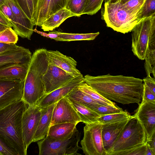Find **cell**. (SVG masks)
I'll return each mask as SVG.
<instances>
[{"label":"cell","instance_id":"6da1fadb","mask_svg":"<svg viewBox=\"0 0 155 155\" xmlns=\"http://www.w3.org/2000/svg\"><path fill=\"white\" fill-rule=\"evenodd\" d=\"M84 81L101 95L123 104L142 101L143 83L142 79L132 76L106 75H85Z\"/></svg>","mask_w":155,"mask_h":155},{"label":"cell","instance_id":"7a4b0ae2","mask_svg":"<svg viewBox=\"0 0 155 155\" xmlns=\"http://www.w3.org/2000/svg\"><path fill=\"white\" fill-rule=\"evenodd\" d=\"M28 105L22 100L0 109V136L19 155H26L22 130L23 114Z\"/></svg>","mask_w":155,"mask_h":155},{"label":"cell","instance_id":"3957f363","mask_svg":"<svg viewBox=\"0 0 155 155\" xmlns=\"http://www.w3.org/2000/svg\"><path fill=\"white\" fill-rule=\"evenodd\" d=\"M47 50L41 48L36 50L32 55L24 81L22 98L28 105H36L45 95L43 77L49 65Z\"/></svg>","mask_w":155,"mask_h":155},{"label":"cell","instance_id":"277c9868","mask_svg":"<svg viewBox=\"0 0 155 155\" xmlns=\"http://www.w3.org/2000/svg\"><path fill=\"white\" fill-rule=\"evenodd\" d=\"M147 141L146 133L141 123L135 114L131 116L122 133L106 155H121L123 152Z\"/></svg>","mask_w":155,"mask_h":155},{"label":"cell","instance_id":"5b68a950","mask_svg":"<svg viewBox=\"0 0 155 155\" xmlns=\"http://www.w3.org/2000/svg\"><path fill=\"white\" fill-rule=\"evenodd\" d=\"M131 31L132 51L143 60L148 50L155 49V15L139 20Z\"/></svg>","mask_w":155,"mask_h":155},{"label":"cell","instance_id":"8992f818","mask_svg":"<svg viewBox=\"0 0 155 155\" xmlns=\"http://www.w3.org/2000/svg\"><path fill=\"white\" fill-rule=\"evenodd\" d=\"M101 15V18L107 27L124 34L131 31L139 21L136 16L123 8L120 0L113 2L105 0Z\"/></svg>","mask_w":155,"mask_h":155},{"label":"cell","instance_id":"52a82bcc","mask_svg":"<svg viewBox=\"0 0 155 155\" xmlns=\"http://www.w3.org/2000/svg\"><path fill=\"white\" fill-rule=\"evenodd\" d=\"M81 133L77 128L73 133L66 138L56 140L47 136L38 141L39 155H79L77 152L81 149L78 145Z\"/></svg>","mask_w":155,"mask_h":155},{"label":"cell","instance_id":"ba28073f","mask_svg":"<svg viewBox=\"0 0 155 155\" xmlns=\"http://www.w3.org/2000/svg\"><path fill=\"white\" fill-rule=\"evenodd\" d=\"M102 124L96 122L85 124L84 135L81 142V148L86 155H106L101 134Z\"/></svg>","mask_w":155,"mask_h":155},{"label":"cell","instance_id":"9c48e42d","mask_svg":"<svg viewBox=\"0 0 155 155\" xmlns=\"http://www.w3.org/2000/svg\"><path fill=\"white\" fill-rule=\"evenodd\" d=\"M81 122L76 110L68 97L65 96L56 103L52 112L50 126L64 123L78 124Z\"/></svg>","mask_w":155,"mask_h":155},{"label":"cell","instance_id":"30bf717a","mask_svg":"<svg viewBox=\"0 0 155 155\" xmlns=\"http://www.w3.org/2000/svg\"><path fill=\"white\" fill-rule=\"evenodd\" d=\"M24 83L19 79H0V109L22 99Z\"/></svg>","mask_w":155,"mask_h":155},{"label":"cell","instance_id":"8fae6325","mask_svg":"<svg viewBox=\"0 0 155 155\" xmlns=\"http://www.w3.org/2000/svg\"><path fill=\"white\" fill-rule=\"evenodd\" d=\"M41 117V108L37 105H28L23 114L22 119L23 138L27 150L32 140Z\"/></svg>","mask_w":155,"mask_h":155},{"label":"cell","instance_id":"7c38bea8","mask_svg":"<svg viewBox=\"0 0 155 155\" xmlns=\"http://www.w3.org/2000/svg\"><path fill=\"white\" fill-rule=\"evenodd\" d=\"M74 78L60 68L49 63L43 77L45 94L60 87Z\"/></svg>","mask_w":155,"mask_h":155},{"label":"cell","instance_id":"4fadbf2b","mask_svg":"<svg viewBox=\"0 0 155 155\" xmlns=\"http://www.w3.org/2000/svg\"><path fill=\"white\" fill-rule=\"evenodd\" d=\"M141 102L134 114L143 127L148 141L155 134V103Z\"/></svg>","mask_w":155,"mask_h":155},{"label":"cell","instance_id":"5bb4252c","mask_svg":"<svg viewBox=\"0 0 155 155\" xmlns=\"http://www.w3.org/2000/svg\"><path fill=\"white\" fill-rule=\"evenodd\" d=\"M84 82L83 75L75 77L60 87L45 94L37 105L41 108L55 104L65 97L72 90Z\"/></svg>","mask_w":155,"mask_h":155},{"label":"cell","instance_id":"9a60e30c","mask_svg":"<svg viewBox=\"0 0 155 155\" xmlns=\"http://www.w3.org/2000/svg\"><path fill=\"white\" fill-rule=\"evenodd\" d=\"M15 16L17 28L15 32L18 36L31 39L33 31L34 25L31 20L19 5L16 0H9L6 2Z\"/></svg>","mask_w":155,"mask_h":155},{"label":"cell","instance_id":"2e32d148","mask_svg":"<svg viewBox=\"0 0 155 155\" xmlns=\"http://www.w3.org/2000/svg\"><path fill=\"white\" fill-rule=\"evenodd\" d=\"M47 56L49 63L57 66L75 77L83 76L77 68V62L73 58L56 50H48Z\"/></svg>","mask_w":155,"mask_h":155},{"label":"cell","instance_id":"e0dca14e","mask_svg":"<svg viewBox=\"0 0 155 155\" xmlns=\"http://www.w3.org/2000/svg\"><path fill=\"white\" fill-rule=\"evenodd\" d=\"M31 56L28 49L19 46L14 50L0 53V68L8 64H29Z\"/></svg>","mask_w":155,"mask_h":155},{"label":"cell","instance_id":"ac0fdd59","mask_svg":"<svg viewBox=\"0 0 155 155\" xmlns=\"http://www.w3.org/2000/svg\"><path fill=\"white\" fill-rule=\"evenodd\" d=\"M130 118L115 123L102 124V136L104 146L106 151L117 139Z\"/></svg>","mask_w":155,"mask_h":155},{"label":"cell","instance_id":"d6986e66","mask_svg":"<svg viewBox=\"0 0 155 155\" xmlns=\"http://www.w3.org/2000/svg\"><path fill=\"white\" fill-rule=\"evenodd\" d=\"M56 104L41 108V118L32 142L42 140L47 136L50 126L53 111Z\"/></svg>","mask_w":155,"mask_h":155},{"label":"cell","instance_id":"ffe728a7","mask_svg":"<svg viewBox=\"0 0 155 155\" xmlns=\"http://www.w3.org/2000/svg\"><path fill=\"white\" fill-rule=\"evenodd\" d=\"M29 64H8L0 68V79H19L24 81Z\"/></svg>","mask_w":155,"mask_h":155},{"label":"cell","instance_id":"44dd1931","mask_svg":"<svg viewBox=\"0 0 155 155\" xmlns=\"http://www.w3.org/2000/svg\"><path fill=\"white\" fill-rule=\"evenodd\" d=\"M76 15L66 8L50 15L43 22L41 27L44 31L53 30L58 27L67 18Z\"/></svg>","mask_w":155,"mask_h":155},{"label":"cell","instance_id":"7402d4cb","mask_svg":"<svg viewBox=\"0 0 155 155\" xmlns=\"http://www.w3.org/2000/svg\"><path fill=\"white\" fill-rule=\"evenodd\" d=\"M77 124L73 123L54 124L50 126L47 136L56 140L66 138L73 133Z\"/></svg>","mask_w":155,"mask_h":155},{"label":"cell","instance_id":"603a6c76","mask_svg":"<svg viewBox=\"0 0 155 155\" xmlns=\"http://www.w3.org/2000/svg\"><path fill=\"white\" fill-rule=\"evenodd\" d=\"M69 99L76 110L81 118V122L85 124L98 122L97 119L101 116L84 105Z\"/></svg>","mask_w":155,"mask_h":155},{"label":"cell","instance_id":"cb8c5ba5","mask_svg":"<svg viewBox=\"0 0 155 155\" xmlns=\"http://www.w3.org/2000/svg\"><path fill=\"white\" fill-rule=\"evenodd\" d=\"M77 87L99 104L111 106L117 105L114 102L101 95L84 82L81 83Z\"/></svg>","mask_w":155,"mask_h":155},{"label":"cell","instance_id":"d4e9b609","mask_svg":"<svg viewBox=\"0 0 155 155\" xmlns=\"http://www.w3.org/2000/svg\"><path fill=\"white\" fill-rule=\"evenodd\" d=\"M66 97L89 108L99 105L87 94L78 89L77 87L72 90Z\"/></svg>","mask_w":155,"mask_h":155},{"label":"cell","instance_id":"484cf974","mask_svg":"<svg viewBox=\"0 0 155 155\" xmlns=\"http://www.w3.org/2000/svg\"><path fill=\"white\" fill-rule=\"evenodd\" d=\"M51 0H39L34 25L41 27L50 15Z\"/></svg>","mask_w":155,"mask_h":155},{"label":"cell","instance_id":"4316f807","mask_svg":"<svg viewBox=\"0 0 155 155\" xmlns=\"http://www.w3.org/2000/svg\"><path fill=\"white\" fill-rule=\"evenodd\" d=\"M59 34L57 41H74L93 40L99 34L100 32L86 34H78L61 32L58 31Z\"/></svg>","mask_w":155,"mask_h":155},{"label":"cell","instance_id":"83f0119b","mask_svg":"<svg viewBox=\"0 0 155 155\" xmlns=\"http://www.w3.org/2000/svg\"><path fill=\"white\" fill-rule=\"evenodd\" d=\"M146 0H130L125 2L120 1L122 7L130 14L136 16L140 14Z\"/></svg>","mask_w":155,"mask_h":155},{"label":"cell","instance_id":"f1b7e54d","mask_svg":"<svg viewBox=\"0 0 155 155\" xmlns=\"http://www.w3.org/2000/svg\"><path fill=\"white\" fill-rule=\"evenodd\" d=\"M130 116L128 112L123 110L120 113L100 116L98 117L97 121L104 124L122 121L130 117Z\"/></svg>","mask_w":155,"mask_h":155},{"label":"cell","instance_id":"f546056e","mask_svg":"<svg viewBox=\"0 0 155 155\" xmlns=\"http://www.w3.org/2000/svg\"><path fill=\"white\" fill-rule=\"evenodd\" d=\"M144 60V68L147 76H153L155 78V49L148 50Z\"/></svg>","mask_w":155,"mask_h":155},{"label":"cell","instance_id":"4dcf8cb0","mask_svg":"<svg viewBox=\"0 0 155 155\" xmlns=\"http://www.w3.org/2000/svg\"><path fill=\"white\" fill-rule=\"evenodd\" d=\"M88 0H69L66 8L79 17L82 13Z\"/></svg>","mask_w":155,"mask_h":155},{"label":"cell","instance_id":"1f68e13d","mask_svg":"<svg viewBox=\"0 0 155 155\" xmlns=\"http://www.w3.org/2000/svg\"><path fill=\"white\" fill-rule=\"evenodd\" d=\"M100 116H103L120 112L123 109L117 105L114 106L98 105L90 108Z\"/></svg>","mask_w":155,"mask_h":155},{"label":"cell","instance_id":"d6a6232c","mask_svg":"<svg viewBox=\"0 0 155 155\" xmlns=\"http://www.w3.org/2000/svg\"><path fill=\"white\" fill-rule=\"evenodd\" d=\"M155 15V0H146L137 17L139 21L143 18Z\"/></svg>","mask_w":155,"mask_h":155},{"label":"cell","instance_id":"836d02e7","mask_svg":"<svg viewBox=\"0 0 155 155\" xmlns=\"http://www.w3.org/2000/svg\"><path fill=\"white\" fill-rule=\"evenodd\" d=\"M104 0H88L82 13V15H93L101 8Z\"/></svg>","mask_w":155,"mask_h":155},{"label":"cell","instance_id":"e575fe53","mask_svg":"<svg viewBox=\"0 0 155 155\" xmlns=\"http://www.w3.org/2000/svg\"><path fill=\"white\" fill-rule=\"evenodd\" d=\"M18 40V35L12 28H8L0 32V42L16 44Z\"/></svg>","mask_w":155,"mask_h":155},{"label":"cell","instance_id":"d590c367","mask_svg":"<svg viewBox=\"0 0 155 155\" xmlns=\"http://www.w3.org/2000/svg\"><path fill=\"white\" fill-rule=\"evenodd\" d=\"M0 10L8 20L13 28V30L15 32L17 26L16 21L12 11L6 2L0 6Z\"/></svg>","mask_w":155,"mask_h":155},{"label":"cell","instance_id":"8d00e7d4","mask_svg":"<svg viewBox=\"0 0 155 155\" xmlns=\"http://www.w3.org/2000/svg\"><path fill=\"white\" fill-rule=\"evenodd\" d=\"M0 155H19L18 153L0 136Z\"/></svg>","mask_w":155,"mask_h":155},{"label":"cell","instance_id":"74e56055","mask_svg":"<svg viewBox=\"0 0 155 155\" xmlns=\"http://www.w3.org/2000/svg\"><path fill=\"white\" fill-rule=\"evenodd\" d=\"M147 142L144 144L140 145L129 150L122 153L124 155H146Z\"/></svg>","mask_w":155,"mask_h":155},{"label":"cell","instance_id":"f35d334b","mask_svg":"<svg viewBox=\"0 0 155 155\" xmlns=\"http://www.w3.org/2000/svg\"><path fill=\"white\" fill-rule=\"evenodd\" d=\"M69 0H51L50 15L60 9L66 8Z\"/></svg>","mask_w":155,"mask_h":155},{"label":"cell","instance_id":"ab89813d","mask_svg":"<svg viewBox=\"0 0 155 155\" xmlns=\"http://www.w3.org/2000/svg\"><path fill=\"white\" fill-rule=\"evenodd\" d=\"M26 1L31 16V22L34 25L39 0H26Z\"/></svg>","mask_w":155,"mask_h":155},{"label":"cell","instance_id":"60d3db41","mask_svg":"<svg viewBox=\"0 0 155 155\" xmlns=\"http://www.w3.org/2000/svg\"><path fill=\"white\" fill-rule=\"evenodd\" d=\"M155 94L143 84L142 102H149L155 103Z\"/></svg>","mask_w":155,"mask_h":155},{"label":"cell","instance_id":"b9f144b4","mask_svg":"<svg viewBox=\"0 0 155 155\" xmlns=\"http://www.w3.org/2000/svg\"><path fill=\"white\" fill-rule=\"evenodd\" d=\"M18 46L14 43L0 42V53L14 50Z\"/></svg>","mask_w":155,"mask_h":155},{"label":"cell","instance_id":"7bdbcfd3","mask_svg":"<svg viewBox=\"0 0 155 155\" xmlns=\"http://www.w3.org/2000/svg\"><path fill=\"white\" fill-rule=\"evenodd\" d=\"M142 80L143 84L155 94V78L147 76L144 78Z\"/></svg>","mask_w":155,"mask_h":155},{"label":"cell","instance_id":"ee69618b","mask_svg":"<svg viewBox=\"0 0 155 155\" xmlns=\"http://www.w3.org/2000/svg\"><path fill=\"white\" fill-rule=\"evenodd\" d=\"M33 31L40 34L41 36L48 38L52 39L55 41H57L59 36L58 31H54L49 32L46 33L42 31L37 30L36 28L33 30Z\"/></svg>","mask_w":155,"mask_h":155},{"label":"cell","instance_id":"f6af8a7d","mask_svg":"<svg viewBox=\"0 0 155 155\" xmlns=\"http://www.w3.org/2000/svg\"><path fill=\"white\" fill-rule=\"evenodd\" d=\"M19 5L28 18L31 21V18L26 0H16Z\"/></svg>","mask_w":155,"mask_h":155},{"label":"cell","instance_id":"bcb514c9","mask_svg":"<svg viewBox=\"0 0 155 155\" xmlns=\"http://www.w3.org/2000/svg\"><path fill=\"white\" fill-rule=\"evenodd\" d=\"M0 23L6 25L8 27H12V25L9 21L4 13L0 10Z\"/></svg>","mask_w":155,"mask_h":155},{"label":"cell","instance_id":"7dc6e473","mask_svg":"<svg viewBox=\"0 0 155 155\" xmlns=\"http://www.w3.org/2000/svg\"><path fill=\"white\" fill-rule=\"evenodd\" d=\"M155 134H154L151 139L147 141V142L150 146L153 152L155 153Z\"/></svg>","mask_w":155,"mask_h":155},{"label":"cell","instance_id":"c3c4849f","mask_svg":"<svg viewBox=\"0 0 155 155\" xmlns=\"http://www.w3.org/2000/svg\"><path fill=\"white\" fill-rule=\"evenodd\" d=\"M155 153L153 151L150 146L147 142L146 155H155Z\"/></svg>","mask_w":155,"mask_h":155},{"label":"cell","instance_id":"681fc988","mask_svg":"<svg viewBox=\"0 0 155 155\" xmlns=\"http://www.w3.org/2000/svg\"><path fill=\"white\" fill-rule=\"evenodd\" d=\"M8 28L9 27L0 23V32L4 31Z\"/></svg>","mask_w":155,"mask_h":155},{"label":"cell","instance_id":"f907efd6","mask_svg":"<svg viewBox=\"0 0 155 155\" xmlns=\"http://www.w3.org/2000/svg\"><path fill=\"white\" fill-rule=\"evenodd\" d=\"M9 0H0V6L4 4Z\"/></svg>","mask_w":155,"mask_h":155},{"label":"cell","instance_id":"816d5d0a","mask_svg":"<svg viewBox=\"0 0 155 155\" xmlns=\"http://www.w3.org/2000/svg\"><path fill=\"white\" fill-rule=\"evenodd\" d=\"M120 0L122 2H125L130 0H106V1L109 2H113L116 1Z\"/></svg>","mask_w":155,"mask_h":155}]
</instances>
